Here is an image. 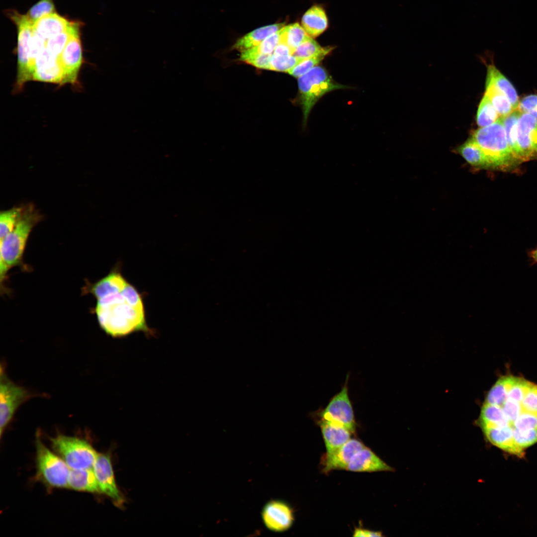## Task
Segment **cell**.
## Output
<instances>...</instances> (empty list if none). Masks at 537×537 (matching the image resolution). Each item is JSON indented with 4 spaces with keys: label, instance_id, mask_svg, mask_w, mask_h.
Segmentation results:
<instances>
[{
    "label": "cell",
    "instance_id": "obj_46",
    "mask_svg": "<svg viewBox=\"0 0 537 537\" xmlns=\"http://www.w3.org/2000/svg\"><path fill=\"white\" fill-rule=\"evenodd\" d=\"M353 536L362 537H381L382 536V535L380 532L372 531L364 529L357 528L355 530Z\"/></svg>",
    "mask_w": 537,
    "mask_h": 537
},
{
    "label": "cell",
    "instance_id": "obj_13",
    "mask_svg": "<svg viewBox=\"0 0 537 537\" xmlns=\"http://www.w3.org/2000/svg\"><path fill=\"white\" fill-rule=\"evenodd\" d=\"M262 517L266 527L274 532L288 530L294 521L293 512L285 502L279 500L269 501L264 507Z\"/></svg>",
    "mask_w": 537,
    "mask_h": 537
},
{
    "label": "cell",
    "instance_id": "obj_11",
    "mask_svg": "<svg viewBox=\"0 0 537 537\" xmlns=\"http://www.w3.org/2000/svg\"><path fill=\"white\" fill-rule=\"evenodd\" d=\"M80 32V29L72 35L60 55L59 61L63 72L62 85L77 84L79 73L83 63Z\"/></svg>",
    "mask_w": 537,
    "mask_h": 537
},
{
    "label": "cell",
    "instance_id": "obj_45",
    "mask_svg": "<svg viewBox=\"0 0 537 537\" xmlns=\"http://www.w3.org/2000/svg\"><path fill=\"white\" fill-rule=\"evenodd\" d=\"M294 51L284 42H280L273 51V54L279 56L293 55Z\"/></svg>",
    "mask_w": 537,
    "mask_h": 537
},
{
    "label": "cell",
    "instance_id": "obj_29",
    "mask_svg": "<svg viewBox=\"0 0 537 537\" xmlns=\"http://www.w3.org/2000/svg\"><path fill=\"white\" fill-rule=\"evenodd\" d=\"M522 113L518 109L513 110L511 113L504 117H500L505 131L507 141L512 153L517 160V131L518 122Z\"/></svg>",
    "mask_w": 537,
    "mask_h": 537
},
{
    "label": "cell",
    "instance_id": "obj_41",
    "mask_svg": "<svg viewBox=\"0 0 537 537\" xmlns=\"http://www.w3.org/2000/svg\"><path fill=\"white\" fill-rule=\"evenodd\" d=\"M513 428L519 430L537 429V414L523 412L514 422Z\"/></svg>",
    "mask_w": 537,
    "mask_h": 537
},
{
    "label": "cell",
    "instance_id": "obj_10",
    "mask_svg": "<svg viewBox=\"0 0 537 537\" xmlns=\"http://www.w3.org/2000/svg\"><path fill=\"white\" fill-rule=\"evenodd\" d=\"M517 161L537 158V120L531 114L522 113L517 131Z\"/></svg>",
    "mask_w": 537,
    "mask_h": 537
},
{
    "label": "cell",
    "instance_id": "obj_35",
    "mask_svg": "<svg viewBox=\"0 0 537 537\" xmlns=\"http://www.w3.org/2000/svg\"><path fill=\"white\" fill-rule=\"evenodd\" d=\"M508 393L504 377L500 378L490 389L485 402L500 407L506 400Z\"/></svg>",
    "mask_w": 537,
    "mask_h": 537
},
{
    "label": "cell",
    "instance_id": "obj_32",
    "mask_svg": "<svg viewBox=\"0 0 537 537\" xmlns=\"http://www.w3.org/2000/svg\"><path fill=\"white\" fill-rule=\"evenodd\" d=\"M23 207H13L0 213V238L2 239L15 228Z\"/></svg>",
    "mask_w": 537,
    "mask_h": 537
},
{
    "label": "cell",
    "instance_id": "obj_23",
    "mask_svg": "<svg viewBox=\"0 0 537 537\" xmlns=\"http://www.w3.org/2000/svg\"><path fill=\"white\" fill-rule=\"evenodd\" d=\"M486 83L493 84L504 93L510 100L514 110L517 109L519 98L516 90L508 80L494 66L487 68Z\"/></svg>",
    "mask_w": 537,
    "mask_h": 537
},
{
    "label": "cell",
    "instance_id": "obj_31",
    "mask_svg": "<svg viewBox=\"0 0 537 537\" xmlns=\"http://www.w3.org/2000/svg\"><path fill=\"white\" fill-rule=\"evenodd\" d=\"M333 49L331 47H322L313 38L309 37L296 48L293 55L302 59L318 55L327 56Z\"/></svg>",
    "mask_w": 537,
    "mask_h": 537
},
{
    "label": "cell",
    "instance_id": "obj_15",
    "mask_svg": "<svg viewBox=\"0 0 537 537\" xmlns=\"http://www.w3.org/2000/svg\"><path fill=\"white\" fill-rule=\"evenodd\" d=\"M346 470L356 472L392 471L393 468L365 447L354 455Z\"/></svg>",
    "mask_w": 537,
    "mask_h": 537
},
{
    "label": "cell",
    "instance_id": "obj_22",
    "mask_svg": "<svg viewBox=\"0 0 537 537\" xmlns=\"http://www.w3.org/2000/svg\"><path fill=\"white\" fill-rule=\"evenodd\" d=\"M284 26L283 23H277L257 29L238 39L233 48L241 52L261 44L266 38Z\"/></svg>",
    "mask_w": 537,
    "mask_h": 537
},
{
    "label": "cell",
    "instance_id": "obj_18",
    "mask_svg": "<svg viewBox=\"0 0 537 537\" xmlns=\"http://www.w3.org/2000/svg\"><path fill=\"white\" fill-rule=\"evenodd\" d=\"M128 283L119 270L114 269L96 282L91 290L98 300L120 293Z\"/></svg>",
    "mask_w": 537,
    "mask_h": 537
},
{
    "label": "cell",
    "instance_id": "obj_26",
    "mask_svg": "<svg viewBox=\"0 0 537 537\" xmlns=\"http://www.w3.org/2000/svg\"><path fill=\"white\" fill-rule=\"evenodd\" d=\"M479 423L481 429L509 426L501 408L486 402L484 403L482 407Z\"/></svg>",
    "mask_w": 537,
    "mask_h": 537
},
{
    "label": "cell",
    "instance_id": "obj_28",
    "mask_svg": "<svg viewBox=\"0 0 537 537\" xmlns=\"http://www.w3.org/2000/svg\"><path fill=\"white\" fill-rule=\"evenodd\" d=\"M310 37L298 23L284 26L281 29L280 42L286 44L294 51Z\"/></svg>",
    "mask_w": 537,
    "mask_h": 537
},
{
    "label": "cell",
    "instance_id": "obj_12",
    "mask_svg": "<svg viewBox=\"0 0 537 537\" xmlns=\"http://www.w3.org/2000/svg\"><path fill=\"white\" fill-rule=\"evenodd\" d=\"M100 493L110 497L116 505H122L124 498L114 478L109 453H97L93 466Z\"/></svg>",
    "mask_w": 537,
    "mask_h": 537
},
{
    "label": "cell",
    "instance_id": "obj_43",
    "mask_svg": "<svg viewBox=\"0 0 537 537\" xmlns=\"http://www.w3.org/2000/svg\"><path fill=\"white\" fill-rule=\"evenodd\" d=\"M522 405L526 412L537 414V385L533 384L527 393L522 402Z\"/></svg>",
    "mask_w": 537,
    "mask_h": 537
},
{
    "label": "cell",
    "instance_id": "obj_40",
    "mask_svg": "<svg viewBox=\"0 0 537 537\" xmlns=\"http://www.w3.org/2000/svg\"><path fill=\"white\" fill-rule=\"evenodd\" d=\"M522 402H518L507 398L505 402L500 407L509 426L512 428L515 421L523 412H526L522 407Z\"/></svg>",
    "mask_w": 537,
    "mask_h": 537
},
{
    "label": "cell",
    "instance_id": "obj_1",
    "mask_svg": "<svg viewBox=\"0 0 537 537\" xmlns=\"http://www.w3.org/2000/svg\"><path fill=\"white\" fill-rule=\"evenodd\" d=\"M95 313L101 328L113 337L135 332L154 334L147 324L144 308L132 305L121 292L97 300Z\"/></svg>",
    "mask_w": 537,
    "mask_h": 537
},
{
    "label": "cell",
    "instance_id": "obj_5",
    "mask_svg": "<svg viewBox=\"0 0 537 537\" xmlns=\"http://www.w3.org/2000/svg\"><path fill=\"white\" fill-rule=\"evenodd\" d=\"M50 441L52 448L71 469L93 467L97 453L87 441L62 435Z\"/></svg>",
    "mask_w": 537,
    "mask_h": 537
},
{
    "label": "cell",
    "instance_id": "obj_20",
    "mask_svg": "<svg viewBox=\"0 0 537 537\" xmlns=\"http://www.w3.org/2000/svg\"><path fill=\"white\" fill-rule=\"evenodd\" d=\"M301 23L307 33L312 38L321 35L328 25L325 11L319 5L313 6L304 13Z\"/></svg>",
    "mask_w": 537,
    "mask_h": 537
},
{
    "label": "cell",
    "instance_id": "obj_27",
    "mask_svg": "<svg viewBox=\"0 0 537 537\" xmlns=\"http://www.w3.org/2000/svg\"><path fill=\"white\" fill-rule=\"evenodd\" d=\"M485 93L489 97L500 117L506 116L514 110L508 97L493 84L486 83Z\"/></svg>",
    "mask_w": 537,
    "mask_h": 537
},
{
    "label": "cell",
    "instance_id": "obj_6",
    "mask_svg": "<svg viewBox=\"0 0 537 537\" xmlns=\"http://www.w3.org/2000/svg\"><path fill=\"white\" fill-rule=\"evenodd\" d=\"M36 467L39 477L54 488L68 487L70 468L60 456L50 450L37 437Z\"/></svg>",
    "mask_w": 537,
    "mask_h": 537
},
{
    "label": "cell",
    "instance_id": "obj_2",
    "mask_svg": "<svg viewBox=\"0 0 537 537\" xmlns=\"http://www.w3.org/2000/svg\"><path fill=\"white\" fill-rule=\"evenodd\" d=\"M40 219V214L33 207L23 208L14 229L0 239L1 281L10 268L20 263L29 234Z\"/></svg>",
    "mask_w": 537,
    "mask_h": 537
},
{
    "label": "cell",
    "instance_id": "obj_47",
    "mask_svg": "<svg viewBox=\"0 0 537 537\" xmlns=\"http://www.w3.org/2000/svg\"><path fill=\"white\" fill-rule=\"evenodd\" d=\"M528 256L533 265H537V248L530 251Z\"/></svg>",
    "mask_w": 537,
    "mask_h": 537
},
{
    "label": "cell",
    "instance_id": "obj_39",
    "mask_svg": "<svg viewBox=\"0 0 537 537\" xmlns=\"http://www.w3.org/2000/svg\"><path fill=\"white\" fill-rule=\"evenodd\" d=\"M325 55H318L303 59L287 73L292 76L299 78L304 75L318 64L323 60Z\"/></svg>",
    "mask_w": 537,
    "mask_h": 537
},
{
    "label": "cell",
    "instance_id": "obj_42",
    "mask_svg": "<svg viewBox=\"0 0 537 537\" xmlns=\"http://www.w3.org/2000/svg\"><path fill=\"white\" fill-rule=\"evenodd\" d=\"M129 303L133 306L144 308L143 297L136 288L129 282L121 292Z\"/></svg>",
    "mask_w": 537,
    "mask_h": 537
},
{
    "label": "cell",
    "instance_id": "obj_8",
    "mask_svg": "<svg viewBox=\"0 0 537 537\" xmlns=\"http://www.w3.org/2000/svg\"><path fill=\"white\" fill-rule=\"evenodd\" d=\"M0 377V435L1 438L17 409L31 397V394L24 387L12 382L7 377L2 366Z\"/></svg>",
    "mask_w": 537,
    "mask_h": 537
},
{
    "label": "cell",
    "instance_id": "obj_37",
    "mask_svg": "<svg viewBox=\"0 0 537 537\" xmlns=\"http://www.w3.org/2000/svg\"><path fill=\"white\" fill-rule=\"evenodd\" d=\"M281 29L266 38L259 45L245 51L253 54H272L274 50L280 42Z\"/></svg>",
    "mask_w": 537,
    "mask_h": 537
},
{
    "label": "cell",
    "instance_id": "obj_17",
    "mask_svg": "<svg viewBox=\"0 0 537 537\" xmlns=\"http://www.w3.org/2000/svg\"><path fill=\"white\" fill-rule=\"evenodd\" d=\"M319 424L325 442L326 453H330L351 439L352 433L346 428L320 418Z\"/></svg>",
    "mask_w": 537,
    "mask_h": 537
},
{
    "label": "cell",
    "instance_id": "obj_3",
    "mask_svg": "<svg viewBox=\"0 0 537 537\" xmlns=\"http://www.w3.org/2000/svg\"><path fill=\"white\" fill-rule=\"evenodd\" d=\"M471 138L485 153L492 167L506 169L517 161L509 146L500 117L492 124L475 130Z\"/></svg>",
    "mask_w": 537,
    "mask_h": 537
},
{
    "label": "cell",
    "instance_id": "obj_21",
    "mask_svg": "<svg viewBox=\"0 0 537 537\" xmlns=\"http://www.w3.org/2000/svg\"><path fill=\"white\" fill-rule=\"evenodd\" d=\"M68 487L79 491L100 493L92 468L70 469Z\"/></svg>",
    "mask_w": 537,
    "mask_h": 537
},
{
    "label": "cell",
    "instance_id": "obj_36",
    "mask_svg": "<svg viewBox=\"0 0 537 537\" xmlns=\"http://www.w3.org/2000/svg\"><path fill=\"white\" fill-rule=\"evenodd\" d=\"M513 437L516 445L524 451V448L537 442V429H514Z\"/></svg>",
    "mask_w": 537,
    "mask_h": 537
},
{
    "label": "cell",
    "instance_id": "obj_25",
    "mask_svg": "<svg viewBox=\"0 0 537 537\" xmlns=\"http://www.w3.org/2000/svg\"><path fill=\"white\" fill-rule=\"evenodd\" d=\"M80 27L79 22L72 21L66 30L51 37L46 41L45 49L59 61L60 55L70 37Z\"/></svg>",
    "mask_w": 537,
    "mask_h": 537
},
{
    "label": "cell",
    "instance_id": "obj_44",
    "mask_svg": "<svg viewBox=\"0 0 537 537\" xmlns=\"http://www.w3.org/2000/svg\"><path fill=\"white\" fill-rule=\"evenodd\" d=\"M519 108L522 112L531 114L537 120V95L525 97L520 102Z\"/></svg>",
    "mask_w": 537,
    "mask_h": 537
},
{
    "label": "cell",
    "instance_id": "obj_30",
    "mask_svg": "<svg viewBox=\"0 0 537 537\" xmlns=\"http://www.w3.org/2000/svg\"><path fill=\"white\" fill-rule=\"evenodd\" d=\"M500 116L487 95L485 93L478 106L476 122L480 127L495 122Z\"/></svg>",
    "mask_w": 537,
    "mask_h": 537
},
{
    "label": "cell",
    "instance_id": "obj_38",
    "mask_svg": "<svg viewBox=\"0 0 537 537\" xmlns=\"http://www.w3.org/2000/svg\"><path fill=\"white\" fill-rule=\"evenodd\" d=\"M272 54H253L244 51L241 52L240 60L256 68L269 70L270 61Z\"/></svg>",
    "mask_w": 537,
    "mask_h": 537
},
{
    "label": "cell",
    "instance_id": "obj_33",
    "mask_svg": "<svg viewBox=\"0 0 537 537\" xmlns=\"http://www.w3.org/2000/svg\"><path fill=\"white\" fill-rule=\"evenodd\" d=\"M54 12L55 7L53 0H40L30 8L26 15L34 24L40 18Z\"/></svg>",
    "mask_w": 537,
    "mask_h": 537
},
{
    "label": "cell",
    "instance_id": "obj_9",
    "mask_svg": "<svg viewBox=\"0 0 537 537\" xmlns=\"http://www.w3.org/2000/svg\"><path fill=\"white\" fill-rule=\"evenodd\" d=\"M348 375L341 390L330 400L325 408L319 413L321 419L333 422L355 432L356 423L350 400L348 387Z\"/></svg>",
    "mask_w": 537,
    "mask_h": 537
},
{
    "label": "cell",
    "instance_id": "obj_24",
    "mask_svg": "<svg viewBox=\"0 0 537 537\" xmlns=\"http://www.w3.org/2000/svg\"><path fill=\"white\" fill-rule=\"evenodd\" d=\"M457 150L468 163L474 167H492L485 153L471 138L459 146Z\"/></svg>",
    "mask_w": 537,
    "mask_h": 537
},
{
    "label": "cell",
    "instance_id": "obj_19",
    "mask_svg": "<svg viewBox=\"0 0 537 537\" xmlns=\"http://www.w3.org/2000/svg\"><path fill=\"white\" fill-rule=\"evenodd\" d=\"M72 21L56 12L47 15L33 25L34 33L46 41L51 37L66 30Z\"/></svg>",
    "mask_w": 537,
    "mask_h": 537
},
{
    "label": "cell",
    "instance_id": "obj_34",
    "mask_svg": "<svg viewBox=\"0 0 537 537\" xmlns=\"http://www.w3.org/2000/svg\"><path fill=\"white\" fill-rule=\"evenodd\" d=\"M302 60L293 55L279 56L272 54L270 61L269 70L287 72Z\"/></svg>",
    "mask_w": 537,
    "mask_h": 537
},
{
    "label": "cell",
    "instance_id": "obj_7",
    "mask_svg": "<svg viewBox=\"0 0 537 537\" xmlns=\"http://www.w3.org/2000/svg\"><path fill=\"white\" fill-rule=\"evenodd\" d=\"M8 14L17 30V64L15 87L20 90L25 83L32 80L30 66V44L33 32V23L26 15L20 14L15 10L9 11Z\"/></svg>",
    "mask_w": 537,
    "mask_h": 537
},
{
    "label": "cell",
    "instance_id": "obj_4",
    "mask_svg": "<svg viewBox=\"0 0 537 537\" xmlns=\"http://www.w3.org/2000/svg\"><path fill=\"white\" fill-rule=\"evenodd\" d=\"M298 100L305 124L309 113L316 103L324 95L332 90L347 88L335 82L326 69L316 66L298 78Z\"/></svg>",
    "mask_w": 537,
    "mask_h": 537
},
{
    "label": "cell",
    "instance_id": "obj_16",
    "mask_svg": "<svg viewBox=\"0 0 537 537\" xmlns=\"http://www.w3.org/2000/svg\"><path fill=\"white\" fill-rule=\"evenodd\" d=\"M487 439L493 445L499 448L521 456L523 450L520 449L515 444L513 437L514 429L509 426H496L482 429Z\"/></svg>",
    "mask_w": 537,
    "mask_h": 537
},
{
    "label": "cell",
    "instance_id": "obj_14",
    "mask_svg": "<svg viewBox=\"0 0 537 537\" xmlns=\"http://www.w3.org/2000/svg\"><path fill=\"white\" fill-rule=\"evenodd\" d=\"M365 447L360 441L350 439L343 445L330 453H326L323 471L325 473L336 469H347L354 455Z\"/></svg>",
    "mask_w": 537,
    "mask_h": 537
}]
</instances>
